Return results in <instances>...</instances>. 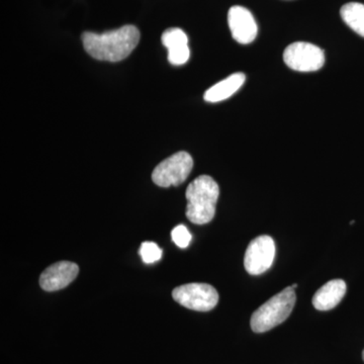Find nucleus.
Masks as SVG:
<instances>
[{
	"label": "nucleus",
	"mask_w": 364,
	"mask_h": 364,
	"mask_svg": "<svg viewBox=\"0 0 364 364\" xmlns=\"http://www.w3.org/2000/svg\"><path fill=\"white\" fill-rule=\"evenodd\" d=\"M135 26L127 25L102 33L85 32L81 36L85 51L100 61L119 62L130 56L140 41Z\"/></svg>",
	"instance_id": "obj_1"
},
{
	"label": "nucleus",
	"mask_w": 364,
	"mask_h": 364,
	"mask_svg": "<svg viewBox=\"0 0 364 364\" xmlns=\"http://www.w3.org/2000/svg\"><path fill=\"white\" fill-rule=\"evenodd\" d=\"M296 301V293L291 287L275 294L253 313L251 329L255 333H264L282 324L293 312Z\"/></svg>",
	"instance_id": "obj_3"
},
{
	"label": "nucleus",
	"mask_w": 364,
	"mask_h": 364,
	"mask_svg": "<svg viewBox=\"0 0 364 364\" xmlns=\"http://www.w3.org/2000/svg\"><path fill=\"white\" fill-rule=\"evenodd\" d=\"M342 20L352 31L364 38V4L350 2L341 7Z\"/></svg>",
	"instance_id": "obj_13"
},
{
	"label": "nucleus",
	"mask_w": 364,
	"mask_h": 364,
	"mask_svg": "<svg viewBox=\"0 0 364 364\" xmlns=\"http://www.w3.org/2000/svg\"><path fill=\"white\" fill-rule=\"evenodd\" d=\"M228 23L234 40L242 45L250 44L257 37V23L245 7H231L228 14Z\"/></svg>",
	"instance_id": "obj_8"
},
{
	"label": "nucleus",
	"mask_w": 364,
	"mask_h": 364,
	"mask_svg": "<svg viewBox=\"0 0 364 364\" xmlns=\"http://www.w3.org/2000/svg\"><path fill=\"white\" fill-rule=\"evenodd\" d=\"M193 167V157L188 152L181 151L163 160L155 167L152 181L160 188L177 186L188 179Z\"/></svg>",
	"instance_id": "obj_4"
},
{
	"label": "nucleus",
	"mask_w": 364,
	"mask_h": 364,
	"mask_svg": "<svg viewBox=\"0 0 364 364\" xmlns=\"http://www.w3.org/2000/svg\"><path fill=\"white\" fill-rule=\"evenodd\" d=\"M79 267L70 261H60L45 270L40 277V286L46 291L65 289L77 277Z\"/></svg>",
	"instance_id": "obj_9"
},
{
	"label": "nucleus",
	"mask_w": 364,
	"mask_h": 364,
	"mask_svg": "<svg viewBox=\"0 0 364 364\" xmlns=\"http://www.w3.org/2000/svg\"><path fill=\"white\" fill-rule=\"evenodd\" d=\"M275 256L274 241L270 236L262 235L249 244L244 258L246 272L252 275L264 273L272 267Z\"/></svg>",
	"instance_id": "obj_7"
},
{
	"label": "nucleus",
	"mask_w": 364,
	"mask_h": 364,
	"mask_svg": "<svg viewBox=\"0 0 364 364\" xmlns=\"http://www.w3.org/2000/svg\"><path fill=\"white\" fill-rule=\"evenodd\" d=\"M363 361H364V350L363 352Z\"/></svg>",
	"instance_id": "obj_17"
},
{
	"label": "nucleus",
	"mask_w": 364,
	"mask_h": 364,
	"mask_svg": "<svg viewBox=\"0 0 364 364\" xmlns=\"http://www.w3.org/2000/svg\"><path fill=\"white\" fill-rule=\"evenodd\" d=\"M172 240L179 248H188L191 241V234L189 233L188 228L184 225H178L172 230Z\"/></svg>",
	"instance_id": "obj_15"
},
{
	"label": "nucleus",
	"mask_w": 364,
	"mask_h": 364,
	"mask_svg": "<svg viewBox=\"0 0 364 364\" xmlns=\"http://www.w3.org/2000/svg\"><path fill=\"white\" fill-rule=\"evenodd\" d=\"M140 255L144 262L151 264L161 259L162 250L154 242H143L140 248Z\"/></svg>",
	"instance_id": "obj_14"
},
{
	"label": "nucleus",
	"mask_w": 364,
	"mask_h": 364,
	"mask_svg": "<svg viewBox=\"0 0 364 364\" xmlns=\"http://www.w3.org/2000/svg\"><path fill=\"white\" fill-rule=\"evenodd\" d=\"M284 61L287 67L294 71H318L324 65L325 54L318 46L296 42L287 48L284 53Z\"/></svg>",
	"instance_id": "obj_6"
},
{
	"label": "nucleus",
	"mask_w": 364,
	"mask_h": 364,
	"mask_svg": "<svg viewBox=\"0 0 364 364\" xmlns=\"http://www.w3.org/2000/svg\"><path fill=\"white\" fill-rule=\"evenodd\" d=\"M172 298L189 310L208 312L218 305L219 294L210 284L193 282L176 287Z\"/></svg>",
	"instance_id": "obj_5"
},
{
	"label": "nucleus",
	"mask_w": 364,
	"mask_h": 364,
	"mask_svg": "<svg viewBox=\"0 0 364 364\" xmlns=\"http://www.w3.org/2000/svg\"><path fill=\"white\" fill-rule=\"evenodd\" d=\"M220 188L208 176L196 177L186 189V217L196 225L208 224L214 219Z\"/></svg>",
	"instance_id": "obj_2"
},
{
	"label": "nucleus",
	"mask_w": 364,
	"mask_h": 364,
	"mask_svg": "<svg viewBox=\"0 0 364 364\" xmlns=\"http://www.w3.org/2000/svg\"><path fill=\"white\" fill-rule=\"evenodd\" d=\"M161 42L168 50V61L172 65H183L191 57L188 38L186 33L178 28H171L162 33Z\"/></svg>",
	"instance_id": "obj_10"
},
{
	"label": "nucleus",
	"mask_w": 364,
	"mask_h": 364,
	"mask_svg": "<svg viewBox=\"0 0 364 364\" xmlns=\"http://www.w3.org/2000/svg\"><path fill=\"white\" fill-rule=\"evenodd\" d=\"M346 294V284L342 279H333L318 289L313 296V306L318 311H329L338 305Z\"/></svg>",
	"instance_id": "obj_11"
},
{
	"label": "nucleus",
	"mask_w": 364,
	"mask_h": 364,
	"mask_svg": "<svg viewBox=\"0 0 364 364\" xmlns=\"http://www.w3.org/2000/svg\"><path fill=\"white\" fill-rule=\"evenodd\" d=\"M291 287H293V289H296V287H298V284H293V286H291Z\"/></svg>",
	"instance_id": "obj_16"
},
{
	"label": "nucleus",
	"mask_w": 364,
	"mask_h": 364,
	"mask_svg": "<svg viewBox=\"0 0 364 364\" xmlns=\"http://www.w3.org/2000/svg\"><path fill=\"white\" fill-rule=\"evenodd\" d=\"M245 74L238 72L232 74L229 77L220 81L219 83L212 86L210 90L205 91L203 98L208 102H220L235 95L245 82Z\"/></svg>",
	"instance_id": "obj_12"
}]
</instances>
